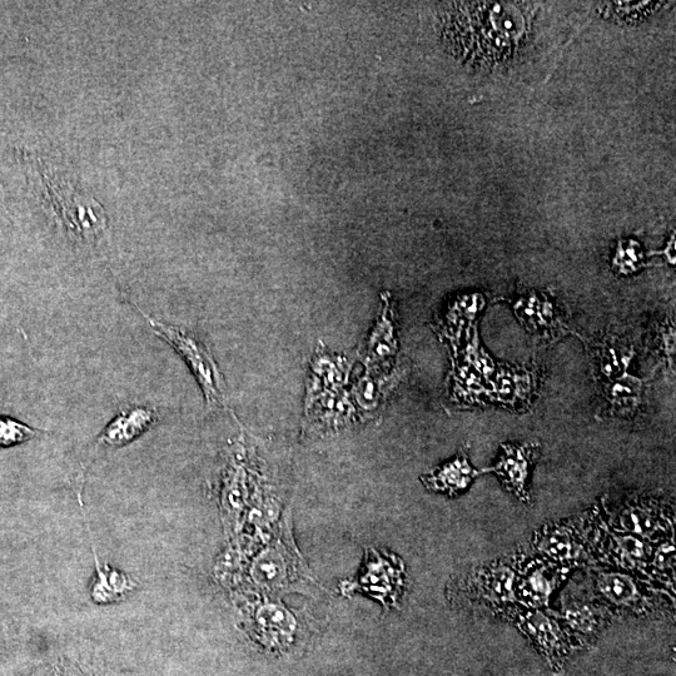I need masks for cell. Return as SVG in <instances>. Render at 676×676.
Wrapping results in <instances>:
<instances>
[{"label": "cell", "instance_id": "1", "mask_svg": "<svg viewBox=\"0 0 676 676\" xmlns=\"http://www.w3.org/2000/svg\"><path fill=\"white\" fill-rule=\"evenodd\" d=\"M446 41L472 63L504 62L523 41L526 19L516 3L451 4Z\"/></svg>", "mask_w": 676, "mask_h": 676}, {"label": "cell", "instance_id": "2", "mask_svg": "<svg viewBox=\"0 0 676 676\" xmlns=\"http://www.w3.org/2000/svg\"><path fill=\"white\" fill-rule=\"evenodd\" d=\"M134 308H137L144 320L148 322L154 335L171 345L186 361L192 374L195 375L203 395H205L208 409L226 407L225 380H223L210 349L203 344L200 338L195 333L185 330V328L156 320L138 306H134Z\"/></svg>", "mask_w": 676, "mask_h": 676}, {"label": "cell", "instance_id": "3", "mask_svg": "<svg viewBox=\"0 0 676 676\" xmlns=\"http://www.w3.org/2000/svg\"><path fill=\"white\" fill-rule=\"evenodd\" d=\"M404 564L395 555L382 556L375 549H366L365 573L344 590L367 593L385 606H396L404 588Z\"/></svg>", "mask_w": 676, "mask_h": 676}, {"label": "cell", "instance_id": "4", "mask_svg": "<svg viewBox=\"0 0 676 676\" xmlns=\"http://www.w3.org/2000/svg\"><path fill=\"white\" fill-rule=\"evenodd\" d=\"M157 420V411L148 406H133L119 412L94 441L87 460L82 465V476L86 475V469L91 466L99 451L119 449V447L131 444L132 441L146 434Z\"/></svg>", "mask_w": 676, "mask_h": 676}, {"label": "cell", "instance_id": "5", "mask_svg": "<svg viewBox=\"0 0 676 676\" xmlns=\"http://www.w3.org/2000/svg\"><path fill=\"white\" fill-rule=\"evenodd\" d=\"M536 456H538V446L534 444L502 445L500 460L491 469L499 475L506 489L514 492L524 502L530 500L526 482H528L530 469Z\"/></svg>", "mask_w": 676, "mask_h": 676}, {"label": "cell", "instance_id": "6", "mask_svg": "<svg viewBox=\"0 0 676 676\" xmlns=\"http://www.w3.org/2000/svg\"><path fill=\"white\" fill-rule=\"evenodd\" d=\"M396 352L394 315H392L390 303L386 302L382 308L381 317L377 320L370 337L367 338L366 346L362 351V360L369 372L379 374V371L391 365Z\"/></svg>", "mask_w": 676, "mask_h": 676}, {"label": "cell", "instance_id": "7", "mask_svg": "<svg viewBox=\"0 0 676 676\" xmlns=\"http://www.w3.org/2000/svg\"><path fill=\"white\" fill-rule=\"evenodd\" d=\"M523 629L553 665L560 664L568 653L565 634L558 623L549 616L531 613L524 619Z\"/></svg>", "mask_w": 676, "mask_h": 676}, {"label": "cell", "instance_id": "8", "mask_svg": "<svg viewBox=\"0 0 676 676\" xmlns=\"http://www.w3.org/2000/svg\"><path fill=\"white\" fill-rule=\"evenodd\" d=\"M481 474L470 465L469 457L465 451H461L456 459L440 469L422 476L421 480L427 489L436 492H444L449 496H456L470 486L472 480Z\"/></svg>", "mask_w": 676, "mask_h": 676}, {"label": "cell", "instance_id": "9", "mask_svg": "<svg viewBox=\"0 0 676 676\" xmlns=\"http://www.w3.org/2000/svg\"><path fill=\"white\" fill-rule=\"evenodd\" d=\"M94 563H96V578L91 586V596L98 605H109L121 601L129 593L137 588L136 581L129 578L121 570L111 569L106 564L99 563L96 551L93 550Z\"/></svg>", "mask_w": 676, "mask_h": 676}, {"label": "cell", "instance_id": "10", "mask_svg": "<svg viewBox=\"0 0 676 676\" xmlns=\"http://www.w3.org/2000/svg\"><path fill=\"white\" fill-rule=\"evenodd\" d=\"M604 395L613 414L633 415L643 396V382L626 375L606 385Z\"/></svg>", "mask_w": 676, "mask_h": 676}, {"label": "cell", "instance_id": "11", "mask_svg": "<svg viewBox=\"0 0 676 676\" xmlns=\"http://www.w3.org/2000/svg\"><path fill=\"white\" fill-rule=\"evenodd\" d=\"M599 591L611 603L620 606H636L640 593L633 580L620 574H601L598 580Z\"/></svg>", "mask_w": 676, "mask_h": 676}, {"label": "cell", "instance_id": "12", "mask_svg": "<svg viewBox=\"0 0 676 676\" xmlns=\"http://www.w3.org/2000/svg\"><path fill=\"white\" fill-rule=\"evenodd\" d=\"M541 553L555 561H571L578 558L580 546L568 529L545 531L539 541Z\"/></svg>", "mask_w": 676, "mask_h": 676}, {"label": "cell", "instance_id": "13", "mask_svg": "<svg viewBox=\"0 0 676 676\" xmlns=\"http://www.w3.org/2000/svg\"><path fill=\"white\" fill-rule=\"evenodd\" d=\"M558 581V575L548 569H535L525 581V595L535 604H546Z\"/></svg>", "mask_w": 676, "mask_h": 676}, {"label": "cell", "instance_id": "14", "mask_svg": "<svg viewBox=\"0 0 676 676\" xmlns=\"http://www.w3.org/2000/svg\"><path fill=\"white\" fill-rule=\"evenodd\" d=\"M385 387H387V382L382 380V377L369 372L355 387L357 404L365 411L376 410L386 396Z\"/></svg>", "mask_w": 676, "mask_h": 676}, {"label": "cell", "instance_id": "15", "mask_svg": "<svg viewBox=\"0 0 676 676\" xmlns=\"http://www.w3.org/2000/svg\"><path fill=\"white\" fill-rule=\"evenodd\" d=\"M566 623L575 633L591 636L601 625V615L590 606H573L566 610Z\"/></svg>", "mask_w": 676, "mask_h": 676}, {"label": "cell", "instance_id": "16", "mask_svg": "<svg viewBox=\"0 0 676 676\" xmlns=\"http://www.w3.org/2000/svg\"><path fill=\"white\" fill-rule=\"evenodd\" d=\"M39 431L31 426L22 424L11 417L0 416V449L24 444L37 437Z\"/></svg>", "mask_w": 676, "mask_h": 676}, {"label": "cell", "instance_id": "17", "mask_svg": "<svg viewBox=\"0 0 676 676\" xmlns=\"http://www.w3.org/2000/svg\"><path fill=\"white\" fill-rule=\"evenodd\" d=\"M656 516L641 509L640 506L631 507V509L624 511L621 515L620 523L624 526L625 531H634L636 534L649 535L654 533V529L658 521Z\"/></svg>", "mask_w": 676, "mask_h": 676}, {"label": "cell", "instance_id": "18", "mask_svg": "<svg viewBox=\"0 0 676 676\" xmlns=\"http://www.w3.org/2000/svg\"><path fill=\"white\" fill-rule=\"evenodd\" d=\"M618 548L623 553L625 558L641 561L645 560L648 556V549L645 548V545L641 543L638 539L634 538H624L618 539Z\"/></svg>", "mask_w": 676, "mask_h": 676}]
</instances>
